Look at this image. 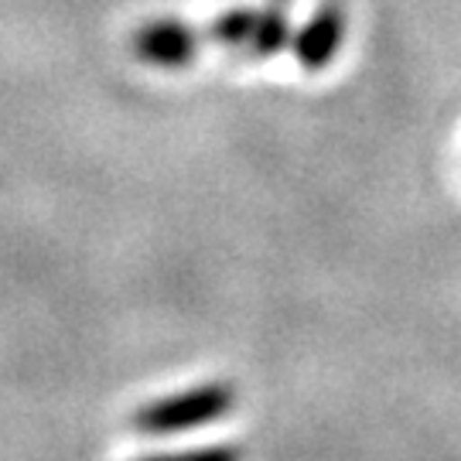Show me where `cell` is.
<instances>
[{"label":"cell","instance_id":"obj_4","mask_svg":"<svg viewBox=\"0 0 461 461\" xmlns=\"http://www.w3.org/2000/svg\"><path fill=\"white\" fill-rule=\"evenodd\" d=\"M260 14H264V7H230V11H222L209 21L205 38L230 51H247V45L257 34Z\"/></svg>","mask_w":461,"mask_h":461},{"label":"cell","instance_id":"obj_5","mask_svg":"<svg viewBox=\"0 0 461 461\" xmlns=\"http://www.w3.org/2000/svg\"><path fill=\"white\" fill-rule=\"evenodd\" d=\"M291 41H294V21H291V14L280 7L277 0V4H267L264 7L257 34L247 45V55L249 59H274L284 49H291Z\"/></svg>","mask_w":461,"mask_h":461},{"label":"cell","instance_id":"obj_1","mask_svg":"<svg viewBox=\"0 0 461 461\" xmlns=\"http://www.w3.org/2000/svg\"><path fill=\"white\" fill-rule=\"evenodd\" d=\"M236 407V386L212 379V383H202L192 386L185 393L165 396V400H154L144 403L140 411L133 413V428L140 434H154V438H167V434H178V430L205 428L222 420L226 413Z\"/></svg>","mask_w":461,"mask_h":461},{"label":"cell","instance_id":"obj_2","mask_svg":"<svg viewBox=\"0 0 461 461\" xmlns=\"http://www.w3.org/2000/svg\"><path fill=\"white\" fill-rule=\"evenodd\" d=\"M205 41V32L188 24V21H175V17H158L140 24L131 38V49L137 62L154 68H188L198 59Z\"/></svg>","mask_w":461,"mask_h":461},{"label":"cell","instance_id":"obj_3","mask_svg":"<svg viewBox=\"0 0 461 461\" xmlns=\"http://www.w3.org/2000/svg\"><path fill=\"white\" fill-rule=\"evenodd\" d=\"M346 34H348L346 7L335 4V0H325L321 7H314L312 17L294 32L291 51H294L297 66L308 68V72L329 68L339 59L342 45H346Z\"/></svg>","mask_w":461,"mask_h":461},{"label":"cell","instance_id":"obj_6","mask_svg":"<svg viewBox=\"0 0 461 461\" xmlns=\"http://www.w3.org/2000/svg\"><path fill=\"white\" fill-rule=\"evenodd\" d=\"M280 4H284V0H280Z\"/></svg>","mask_w":461,"mask_h":461}]
</instances>
